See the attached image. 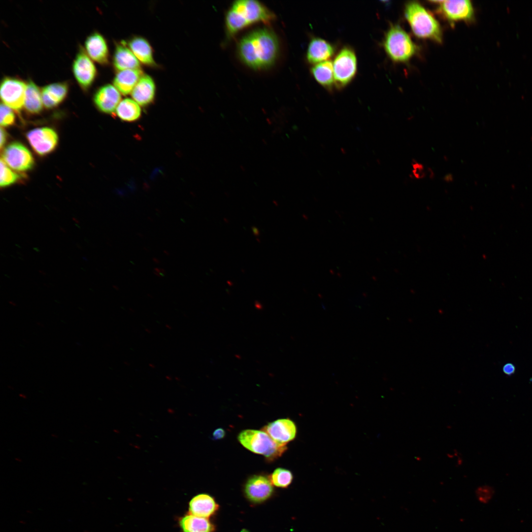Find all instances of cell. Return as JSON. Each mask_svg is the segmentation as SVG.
Listing matches in <instances>:
<instances>
[{
  "instance_id": "obj_1",
  "label": "cell",
  "mask_w": 532,
  "mask_h": 532,
  "mask_svg": "<svg viewBox=\"0 0 532 532\" xmlns=\"http://www.w3.org/2000/svg\"><path fill=\"white\" fill-rule=\"evenodd\" d=\"M279 42L272 30L263 28L250 32L243 36L238 45L241 60L254 69H263L271 66L279 52Z\"/></svg>"
},
{
  "instance_id": "obj_2",
  "label": "cell",
  "mask_w": 532,
  "mask_h": 532,
  "mask_svg": "<svg viewBox=\"0 0 532 532\" xmlns=\"http://www.w3.org/2000/svg\"><path fill=\"white\" fill-rule=\"evenodd\" d=\"M275 14L256 0H238L233 2L226 15V27L229 36L256 23H269Z\"/></svg>"
},
{
  "instance_id": "obj_3",
  "label": "cell",
  "mask_w": 532,
  "mask_h": 532,
  "mask_svg": "<svg viewBox=\"0 0 532 532\" xmlns=\"http://www.w3.org/2000/svg\"><path fill=\"white\" fill-rule=\"evenodd\" d=\"M404 16L413 34L417 37L442 42V32L439 22L431 12L416 1L406 3Z\"/></svg>"
},
{
  "instance_id": "obj_4",
  "label": "cell",
  "mask_w": 532,
  "mask_h": 532,
  "mask_svg": "<svg viewBox=\"0 0 532 532\" xmlns=\"http://www.w3.org/2000/svg\"><path fill=\"white\" fill-rule=\"evenodd\" d=\"M383 48L394 62H408L418 51V47L399 25L391 24L383 41Z\"/></svg>"
},
{
  "instance_id": "obj_5",
  "label": "cell",
  "mask_w": 532,
  "mask_h": 532,
  "mask_svg": "<svg viewBox=\"0 0 532 532\" xmlns=\"http://www.w3.org/2000/svg\"><path fill=\"white\" fill-rule=\"evenodd\" d=\"M237 439L246 449L264 456L268 462L276 460L287 449L286 445L276 443L262 430H243L238 434Z\"/></svg>"
},
{
  "instance_id": "obj_6",
  "label": "cell",
  "mask_w": 532,
  "mask_h": 532,
  "mask_svg": "<svg viewBox=\"0 0 532 532\" xmlns=\"http://www.w3.org/2000/svg\"><path fill=\"white\" fill-rule=\"evenodd\" d=\"M333 63L334 85L338 89L346 86L354 78L357 68L355 53L349 47L342 48Z\"/></svg>"
},
{
  "instance_id": "obj_7",
  "label": "cell",
  "mask_w": 532,
  "mask_h": 532,
  "mask_svg": "<svg viewBox=\"0 0 532 532\" xmlns=\"http://www.w3.org/2000/svg\"><path fill=\"white\" fill-rule=\"evenodd\" d=\"M438 4L436 12L451 25L459 21L470 22L474 20V12L470 0H432Z\"/></svg>"
},
{
  "instance_id": "obj_8",
  "label": "cell",
  "mask_w": 532,
  "mask_h": 532,
  "mask_svg": "<svg viewBox=\"0 0 532 532\" xmlns=\"http://www.w3.org/2000/svg\"><path fill=\"white\" fill-rule=\"evenodd\" d=\"M27 84L20 79L4 77L0 83V98L3 104L16 111L24 104Z\"/></svg>"
},
{
  "instance_id": "obj_9",
  "label": "cell",
  "mask_w": 532,
  "mask_h": 532,
  "mask_svg": "<svg viewBox=\"0 0 532 532\" xmlns=\"http://www.w3.org/2000/svg\"><path fill=\"white\" fill-rule=\"evenodd\" d=\"M243 492L253 503H261L270 499L274 493L273 485L269 477L262 474L250 476L245 482Z\"/></svg>"
},
{
  "instance_id": "obj_10",
  "label": "cell",
  "mask_w": 532,
  "mask_h": 532,
  "mask_svg": "<svg viewBox=\"0 0 532 532\" xmlns=\"http://www.w3.org/2000/svg\"><path fill=\"white\" fill-rule=\"evenodd\" d=\"M1 159L15 170L25 171L32 169L34 159L29 150L23 144L14 142L3 150Z\"/></svg>"
},
{
  "instance_id": "obj_11",
  "label": "cell",
  "mask_w": 532,
  "mask_h": 532,
  "mask_svg": "<svg viewBox=\"0 0 532 532\" xmlns=\"http://www.w3.org/2000/svg\"><path fill=\"white\" fill-rule=\"evenodd\" d=\"M74 77L82 89L87 90L97 75L96 67L92 59L82 48H80L72 64Z\"/></svg>"
},
{
  "instance_id": "obj_12",
  "label": "cell",
  "mask_w": 532,
  "mask_h": 532,
  "mask_svg": "<svg viewBox=\"0 0 532 532\" xmlns=\"http://www.w3.org/2000/svg\"><path fill=\"white\" fill-rule=\"evenodd\" d=\"M27 138L34 152L44 156L52 152L58 142L57 133L49 127L36 128L29 131Z\"/></svg>"
},
{
  "instance_id": "obj_13",
  "label": "cell",
  "mask_w": 532,
  "mask_h": 532,
  "mask_svg": "<svg viewBox=\"0 0 532 532\" xmlns=\"http://www.w3.org/2000/svg\"><path fill=\"white\" fill-rule=\"evenodd\" d=\"M262 430L276 443L284 445L294 439L297 434L295 423L288 418L279 419L268 423Z\"/></svg>"
},
{
  "instance_id": "obj_14",
  "label": "cell",
  "mask_w": 532,
  "mask_h": 532,
  "mask_svg": "<svg viewBox=\"0 0 532 532\" xmlns=\"http://www.w3.org/2000/svg\"><path fill=\"white\" fill-rule=\"evenodd\" d=\"M121 94L116 87L107 84L100 87L95 92L93 100L95 105L100 111L107 114L116 111L120 102Z\"/></svg>"
},
{
  "instance_id": "obj_15",
  "label": "cell",
  "mask_w": 532,
  "mask_h": 532,
  "mask_svg": "<svg viewBox=\"0 0 532 532\" xmlns=\"http://www.w3.org/2000/svg\"><path fill=\"white\" fill-rule=\"evenodd\" d=\"M219 504L211 496L199 494L193 497L188 503V512L197 516L209 518L216 514Z\"/></svg>"
},
{
  "instance_id": "obj_16",
  "label": "cell",
  "mask_w": 532,
  "mask_h": 532,
  "mask_svg": "<svg viewBox=\"0 0 532 532\" xmlns=\"http://www.w3.org/2000/svg\"><path fill=\"white\" fill-rule=\"evenodd\" d=\"M85 47L88 55L93 60L101 64L108 63L109 51L105 39L98 32H94L87 36Z\"/></svg>"
},
{
  "instance_id": "obj_17",
  "label": "cell",
  "mask_w": 532,
  "mask_h": 532,
  "mask_svg": "<svg viewBox=\"0 0 532 532\" xmlns=\"http://www.w3.org/2000/svg\"><path fill=\"white\" fill-rule=\"evenodd\" d=\"M334 53V48L332 44L323 38L314 37L309 43L306 59L310 64L316 65L327 61Z\"/></svg>"
},
{
  "instance_id": "obj_18",
  "label": "cell",
  "mask_w": 532,
  "mask_h": 532,
  "mask_svg": "<svg viewBox=\"0 0 532 532\" xmlns=\"http://www.w3.org/2000/svg\"><path fill=\"white\" fill-rule=\"evenodd\" d=\"M155 94V85L151 76L143 74L133 89L131 95L139 105L146 106L151 103Z\"/></svg>"
},
{
  "instance_id": "obj_19",
  "label": "cell",
  "mask_w": 532,
  "mask_h": 532,
  "mask_svg": "<svg viewBox=\"0 0 532 532\" xmlns=\"http://www.w3.org/2000/svg\"><path fill=\"white\" fill-rule=\"evenodd\" d=\"M181 532H214L215 525L208 518L194 515L189 512L178 520Z\"/></svg>"
},
{
  "instance_id": "obj_20",
  "label": "cell",
  "mask_w": 532,
  "mask_h": 532,
  "mask_svg": "<svg viewBox=\"0 0 532 532\" xmlns=\"http://www.w3.org/2000/svg\"><path fill=\"white\" fill-rule=\"evenodd\" d=\"M113 65L119 71L127 69H140L139 61L124 41L116 47Z\"/></svg>"
},
{
  "instance_id": "obj_21",
  "label": "cell",
  "mask_w": 532,
  "mask_h": 532,
  "mask_svg": "<svg viewBox=\"0 0 532 532\" xmlns=\"http://www.w3.org/2000/svg\"><path fill=\"white\" fill-rule=\"evenodd\" d=\"M41 91L43 105L47 108H53L66 97L68 85L63 82L54 83L44 86Z\"/></svg>"
},
{
  "instance_id": "obj_22",
  "label": "cell",
  "mask_w": 532,
  "mask_h": 532,
  "mask_svg": "<svg viewBox=\"0 0 532 532\" xmlns=\"http://www.w3.org/2000/svg\"><path fill=\"white\" fill-rule=\"evenodd\" d=\"M143 74L141 69L119 71L114 77L113 85L121 94L124 95L131 94Z\"/></svg>"
},
{
  "instance_id": "obj_23",
  "label": "cell",
  "mask_w": 532,
  "mask_h": 532,
  "mask_svg": "<svg viewBox=\"0 0 532 532\" xmlns=\"http://www.w3.org/2000/svg\"><path fill=\"white\" fill-rule=\"evenodd\" d=\"M128 45L139 62L147 66L155 65L152 48L146 39L136 36L131 39Z\"/></svg>"
},
{
  "instance_id": "obj_24",
  "label": "cell",
  "mask_w": 532,
  "mask_h": 532,
  "mask_svg": "<svg viewBox=\"0 0 532 532\" xmlns=\"http://www.w3.org/2000/svg\"><path fill=\"white\" fill-rule=\"evenodd\" d=\"M41 91L31 80L27 83L24 106L30 113L38 114L42 110Z\"/></svg>"
},
{
  "instance_id": "obj_25",
  "label": "cell",
  "mask_w": 532,
  "mask_h": 532,
  "mask_svg": "<svg viewBox=\"0 0 532 532\" xmlns=\"http://www.w3.org/2000/svg\"><path fill=\"white\" fill-rule=\"evenodd\" d=\"M316 81L324 88L331 90L334 85L333 63L327 61L316 65L311 69Z\"/></svg>"
},
{
  "instance_id": "obj_26",
  "label": "cell",
  "mask_w": 532,
  "mask_h": 532,
  "mask_svg": "<svg viewBox=\"0 0 532 532\" xmlns=\"http://www.w3.org/2000/svg\"><path fill=\"white\" fill-rule=\"evenodd\" d=\"M116 112L118 117L123 121L133 122L140 117L141 110L139 105L135 101L127 98L120 101Z\"/></svg>"
},
{
  "instance_id": "obj_27",
  "label": "cell",
  "mask_w": 532,
  "mask_h": 532,
  "mask_svg": "<svg viewBox=\"0 0 532 532\" xmlns=\"http://www.w3.org/2000/svg\"><path fill=\"white\" fill-rule=\"evenodd\" d=\"M273 485L281 488H287L292 483L293 475L292 472L286 468H276L269 476Z\"/></svg>"
},
{
  "instance_id": "obj_28",
  "label": "cell",
  "mask_w": 532,
  "mask_h": 532,
  "mask_svg": "<svg viewBox=\"0 0 532 532\" xmlns=\"http://www.w3.org/2000/svg\"><path fill=\"white\" fill-rule=\"evenodd\" d=\"M20 176L13 171L6 164L4 161L0 159V186L5 187L16 182Z\"/></svg>"
},
{
  "instance_id": "obj_29",
  "label": "cell",
  "mask_w": 532,
  "mask_h": 532,
  "mask_svg": "<svg viewBox=\"0 0 532 532\" xmlns=\"http://www.w3.org/2000/svg\"><path fill=\"white\" fill-rule=\"evenodd\" d=\"M15 120L14 113L11 108L4 104H0V120L1 127H8L12 125Z\"/></svg>"
},
{
  "instance_id": "obj_30",
  "label": "cell",
  "mask_w": 532,
  "mask_h": 532,
  "mask_svg": "<svg viewBox=\"0 0 532 532\" xmlns=\"http://www.w3.org/2000/svg\"><path fill=\"white\" fill-rule=\"evenodd\" d=\"M494 492L488 486H482L477 488L475 491L477 499L482 503H487L492 499Z\"/></svg>"
},
{
  "instance_id": "obj_31",
  "label": "cell",
  "mask_w": 532,
  "mask_h": 532,
  "mask_svg": "<svg viewBox=\"0 0 532 532\" xmlns=\"http://www.w3.org/2000/svg\"><path fill=\"white\" fill-rule=\"evenodd\" d=\"M412 173L416 179H422L426 176L425 166L421 163L414 160L412 163Z\"/></svg>"
},
{
  "instance_id": "obj_32",
  "label": "cell",
  "mask_w": 532,
  "mask_h": 532,
  "mask_svg": "<svg viewBox=\"0 0 532 532\" xmlns=\"http://www.w3.org/2000/svg\"><path fill=\"white\" fill-rule=\"evenodd\" d=\"M515 366L511 363L505 364L502 367L503 373L508 376L513 374L515 372Z\"/></svg>"
},
{
  "instance_id": "obj_33",
  "label": "cell",
  "mask_w": 532,
  "mask_h": 532,
  "mask_svg": "<svg viewBox=\"0 0 532 532\" xmlns=\"http://www.w3.org/2000/svg\"><path fill=\"white\" fill-rule=\"evenodd\" d=\"M226 434L225 430L222 428H218L213 432V439L214 440H220L223 438Z\"/></svg>"
},
{
  "instance_id": "obj_34",
  "label": "cell",
  "mask_w": 532,
  "mask_h": 532,
  "mask_svg": "<svg viewBox=\"0 0 532 532\" xmlns=\"http://www.w3.org/2000/svg\"><path fill=\"white\" fill-rule=\"evenodd\" d=\"M7 138V134L5 131L2 128H0V147L1 149L4 145L6 142Z\"/></svg>"
},
{
  "instance_id": "obj_35",
  "label": "cell",
  "mask_w": 532,
  "mask_h": 532,
  "mask_svg": "<svg viewBox=\"0 0 532 532\" xmlns=\"http://www.w3.org/2000/svg\"><path fill=\"white\" fill-rule=\"evenodd\" d=\"M240 532H249V531H248L247 530H246V529H242V530H241V531H240Z\"/></svg>"
}]
</instances>
